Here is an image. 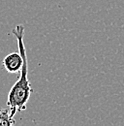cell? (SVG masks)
Listing matches in <instances>:
<instances>
[{
  "instance_id": "obj_2",
  "label": "cell",
  "mask_w": 124,
  "mask_h": 126,
  "mask_svg": "<svg viewBox=\"0 0 124 126\" xmlns=\"http://www.w3.org/2000/svg\"><path fill=\"white\" fill-rule=\"evenodd\" d=\"M22 56L20 55V53L18 52H12L9 53L8 55H6L2 61L3 67L5 68V70L8 73L11 74H15L18 73L21 69L22 66Z\"/></svg>"
},
{
  "instance_id": "obj_1",
  "label": "cell",
  "mask_w": 124,
  "mask_h": 126,
  "mask_svg": "<svg viewBox=\"0 0 124 126\" xmlns=\"http://www.w3.org/2000/svg\"><path fill=\"white\" fill-rule=\"evenodd\" d=\"M12 34L16 39L18 51L22 56V60H23L20 69V76L18 77L16 82L11 87L8 93L7 106L9 107L11 116L14 117L16 112L26 110L27 103L30 99L32 88L28 79V60L23 42L24 26L22 24H17L12 30Z\"/></svg>"
},
{
  "instance_id": "obj_3",
  "label": "cell",
  "mask_w": 124,
  "mask_h": 126,
  "mask_svg": "<svg viewBox=\"0 0 124 126\" xmlns=\"http://www.w3.org/2000/svg\"><path fill=\"white\" fill-rule=\"evenodd\" d=\"M16 124L14 117L11 116L9 109H1L0 108V125L12 126Z\"/></svg>"
}]
</instances>
